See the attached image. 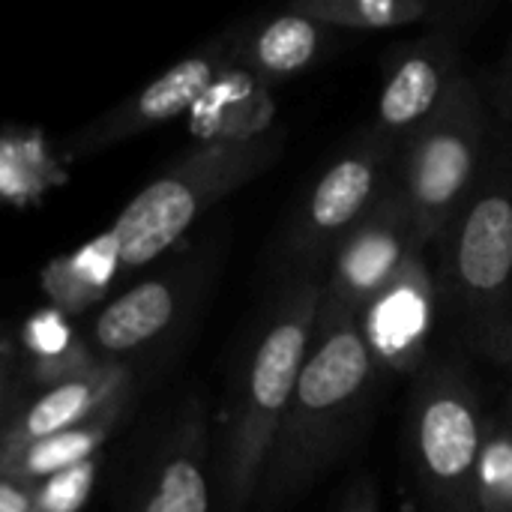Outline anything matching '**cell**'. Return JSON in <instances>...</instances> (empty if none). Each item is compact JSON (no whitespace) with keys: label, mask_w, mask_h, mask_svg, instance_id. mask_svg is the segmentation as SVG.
Segmentation results:
<instances>
[{"label":"cell","mask_w":512,"mask_h":512,"mask_svg":"<svg viewBox=\"0 0 512 512\" xmlns=\"http://www.w3.org/2000/svg\"><path fill=\"white\" fill-rule=\"evenodd\" d=\"M324 273L285 276L243 351L219 417L213 456L216 512H252L270 447L306 363Z\"/></svg>","instance_id":"6da1fadb"},{"label":"cell","mask_w":512,"mask_h":512,"mask_svg":"<svg viewBox=\"0 0 512 512\" xmlns=\"http://www.w3.org/2000/svg\"><path fill=\"white\" fill-rule=\"evenodd\" d=\"M381 378L357 321L312 336L264 465L255 510L291 507L345 456L369 420Z\"/></svg>","instance_id":"7a4b0ae2"},{"label":"cell","mask_w":512,"mask_h":512,"mask_svg":"<svg viewBox=\"0 0 512 512\" xmlns=\"http://www.w3.org/2000/svg\"><path fill=\"white\" fill-rule=\"evenodd\" d=\"M285 147L279 129L240 141H198L156 174L108 228L120 273H135L171 252L189 228L240 186L270 171Z\"/></svg>","instance_id":"3957f363"},{"label":"cell","mask_w":512,"mask_h":512,"mask_svg":"<svg viewBox=\"0 0 512 512\" xmlns=\"http://www.w3.org/2000/svg\"><path fill=\"white\" fill-rule=\"evenodd\" d=\"M480 393L456 360H429L408 399V465L420 512H480Z\"/></svg>","instance_id":"277c9868"},{"label":"cell","mask_w":512,"mask_h":512,"mask_svg":"<svg viewBox=\"0 0 512 512\" xmlns=\"http://www.w3.org/2000/svg\"><path fill=\"white\" fill-rule=\"evenodd\" d=\"M438 300L468 324L507 312L512 294V162L480 171L456 216L438 234Z\"/></svg>","instance_id":"5b68a950"},{"label":"cell","mask_w":512,"mask_h":512,"mask_svg":"<svg viewBox=\"0 0 512 512\" xmlns=\"http://www.w3.org/2000/svg\"><path fill=\"white\" fill-rule=\"evenodd\" d=\"M486 102L480 84L459 72L438 111L405 141L396 186L411 210L423 246L435 243L480 174Z\"/></svg>","instance_id":"8992f818"},{"label":"cell","mask_w":512,"mask_h":512,"mask_svg":"<svg viewBox=\"0 0 512 512\" xmlns=\"http://www.w3.org/2000/svg\"><path fill=\"white\" fill-rule=\"evenodd\" d=\"M219 270V243L207 240L147 273L108 300L87 324L84 342L99 363L135 372V363L162 354L198 315Z\"/></svg>","instance_id":"52a82bcc"},{"label":"cell","mask_w":512,"mask_h":512,"mask_svg":"<svg viewBox=\"0 0 512 512\" xmlns=\"http://www.w3.org/2000/svg\"><path fill=\"white\" fill-rule=\"evenodd\" d=\"M396 165L399 150L369 129L348 144L300 198L279 243L282 273H324L348 231L390 192Z\"/></svg>","instance_id":"ba28073f"},{"label":"cell","mask_w":512,"mask_h":512,"mask_svg":"<svg viewBox=\"0 0 512 512\" xmlns=\"http://www.w3.org/2000/svg\"><path fill=\"white\" fill-rule=\"evenodd\" d=\"M420 249L426 246L417 234V225L399 186L393 183L390 192L336 246L324 270L315 333L357 321L363 306Z\"/></svg>","instance_id":"9c48e42d"},{"label":"cell","mask_w":512,"mask_h":512,"mask_svg":"<svg viewBox=\"0 0 512 512\" xmlns=\"http://www.w3.org/2000/svg\"><path fill=\"white\" fill-rule=\"evenodd\" d=\"M231 60V42L228 30L216 39L204 42L198 51L186 54L174 66H168L159 78H153L147 87L132 93L129 99L117 102L114 108L102 111L99 117L87 120L81 129H75L63 141V156L69 162L90 159L108 147H117L141 132H150L156 126H165L183 114H192V108L201 102V96L210 90V84L219 78V72Z\"/></svg>","instance_id":"30bf717a"},{"label":"cell","mask_w":512,"mask_h":512,"mask_svg":"<svg viewBox=\"0 0 512 512\" xmlns=\"http://www.w3.org/2000/svg\"><path fill=\"white\" fill-rule=\"evenodd\" d=\"M435 306L438 279L420 249L357 315V330L381 375H417L432 360Z\"/></svg>","instance_id":"8fae6325"},{"label":"cell","mask_w":512,"mask_h":512,"mask_svg":"<svg viewBox=\"0 0 512 512\" xmlns=\"http://www.w3.org/2000/svg\"><path fill=\"white\" fill-rule=\"evenodd\" d=\"M459 33L462 21H441L432 33L399 48L387 66L378 96L372 135L396 150L438 111L459 69Z\"/></svg>","instance_id":"7c38bea8"},{"label":"cell","mask_w":512,"mask_h":512,"mask_svg":"<svg viewBox=\"0 0 512 512\" xmlns=\"http://www.w3.org/2000/svg\"><path fill=\"white\" fill-rule=\"evenodd\" d=\"M132 512H216L207 408L189 396L174 414L138 483Z\"/></svg>","instance_id":"4fadbf2b"},{"label":"cell","mask_w":512,"mask_h":512,"mask_svg":"<svg viewBox=\"0 0 512 512\" xmlns=\"http://www.w3.org/2000/svg\"><path fill=\"white\" fill-rule=\"evenodd\" d=\"M132 396L135 372L111 363H99L63 384L27 393L15 414L0 426V465L45 438L90 423L120 402H132Z\"/></svg>","instance_id":"5bb4252c"},{"label":"cell","mask_w":512,"mask_h":512,"mask_svg":"<svg viewBox=\"0 0 512 512\" xmlns=\"http://www.w3.org/2000/svg\"><path fill=\"white\" fill-rule=\"evenodd\" d=\"M228 42L231 63L273 87L324 60L333 45V30L285 6L276 15L231 27Z\"/></svg>","instance_id":"9a60e30c"},{"label":"cell","mask_w":512,"mask_h":512,"mask_svg":"<svg viewBox=\"0 0 512 512\" xmlns=\"http://www.w3.org/2000/svg\"><path fill=\"white\" fill-rule=\"evenodd\" d=\"M189 117L198 141L258 138L273 132L276 102L267 84L228 60V66L219 72Z\"/></svg>","instance_id":"2e32d148"},{"label":"cell","mask_w":512,"mask_h":512,"mask_svg":"<svg viewBox=\"0 0 512 512\" xmlns=\"http://www.w3.org/2000/svg\"><path fill=\"white\" fill-rule=\"evenodd\" d=\"M120 276V249L111 231H102L96 240L72 249L45 264L42 291L48 306L69 315H84L93 303H99L108 288Z\"/></svg>","instance_id":"e0dca14e"},{"label":"cell","mask_w":512,"mask_h":512,"mask_svg":"<svg viewBox=\"0 0 512 512\" xmlns=\"http://www.w3.org/2000/svg\"><path fill=\"white\" fill-rule=\"evenodd\" d=\"M132 402H120L108 411H102L99 417H93L90 423L78 426V429H69L63 435H54V438H45L27 450H21L18 456H12L9 462L0 465L3 474L9 477H18V480H27V483H45L75 465H84L90 459L99 456L102 444L114 435V429L120 426L126 408Z\"/></svg>","instance_id":"ac0fdd59"},{"label":"cell","mask_w":512,"mask_h":512,"mask_svg":"<svg viewBox=\"0 0 512 512\" xmlns=\"http://www.w3.org/2000/svg\"><path fill=\"white\" fill-rule=\"evenodd\" d=\"M294 12L330 30H399L441 24L450 6L432 0H294Z\"/></svg>","instance_id":"d6986e66"},{"label":"cell","mask_w":512,"mask_h":512,"mask_svg":"<svg viewBox=\"0 0 512 512\" xmlns=\"http://www.w3.org/2000/svg\"><path fill=\"white\" fill-rule=\"evenodd\" d=\"M60 180V165L51 159L39 132L12 129L0 135V201L15 207L33 204Z\"/></svg>","instance_id":"ffe728a7"},{"label":"cell","mask_w":512,"mask_h":512,"mask_svg":"<svg viewBox=\"0 0 512 512\" xmlns=\"http://www.w3.org/2000/svg\"><path fill=\"white\" fill-rule=\"evenodd\" d=\"M480 512H512V426H489L480 450Z\"/></svg>","instance_id":"44dd1931"},{"label":"cell","mask_w":512,"mask_h":512,"mask_svg":"<svg viewBox=\"0 0 512 512\" xmlns=\"http://www.w3.org/2000/svg\"><path fill=\"white\" fill-rule=\"evenodd\" d=\"M96 459L75 465L45 483H36V507L33 512H78L93 492Z\"/></svg>","instance_id":"7402d4cb"},{"label":"cell","mask_w":512,"mask_h":512,"mask_svg":"<svg viewBox=\"0 0 512 512\" xmlns=\"http://www.w3.org/2000/svg\"><path fill=\"white\" fill-rule=\"evenodd\" d=\"M468 345L489 363L507 369L512 375V312H504L489 321L468 324Z\"/></svg>","instance_id":"603a6c76"},{"label":"cell","mask_w":512,"mask_h":512,"mask_svg":"<svg viewBox=\"0 0 512 512\" xmlns=\"http://www.w3.org/2000/svg\"><path fill=\"white\" fill-rule=\"evenodd\" d=\"M30 393L27 357L18 345L0 342V426L15 414V408Z\"/></svg>","instance_id":"cb8c5ba5"},{"label":"cell","mask_w":512,"mask_h":512,"mask_svg":"<svg viewBox=\"0 0 512 512\" xmlns=\"http://www.w3.org/2000/svg\"><path fill=\"white\" fill-rule=\"evenodd\" d=\"M480 93H483V102L495 111V117H501L507 126H512V36L504 54L489 69Z\"/></svg>","instance_id":"d4e9b609"},{"label":"cell","mask_w":512,"mask_h":512,"mask_svg":"<svg viewBox=\"0 0 512 512\" xmlns=\"http://www.w3.org/2000/svg\"><path fill=\"white\" fill-rule=\"evenodd\" d=\"M33 507H36V483L0 471V512H33Z\"/></svg>","instance_id":"484cf974"},{"label":"cell","mask_w":512,"mask_h":512,"mask_svg":"<svg viewBox=\"0 0 512 512\" xmlns=\"http://www.w3.org/2000/svg\"><path fill=\"white\" fill-rule=\"evenodd\" d=\"M339 512H378V492L372 480H357L345 495Z\"/></svg>","instance_id":"4316f807"}]
</instances>
